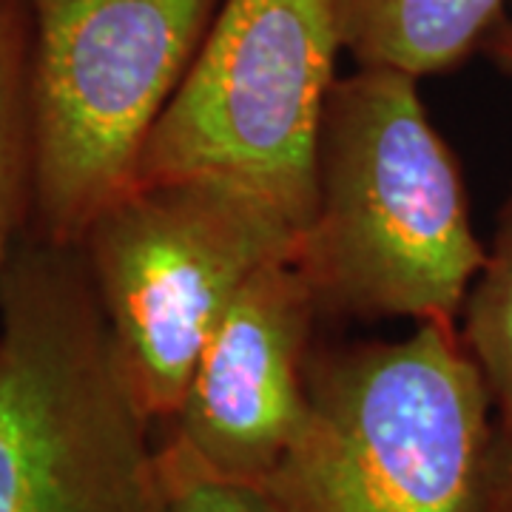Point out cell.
I'll list each match as a JSON object with an SVG mask.
<instances>
[{
    "label": "cell",
    "instance_id": "7a4b0ae2",
    "mask_svg": "<svg viewBox=\"0 0 512 512\" xmlns=\"http://www.w3.org/2000/svg\"><path fill=\"white\" fill-rule=\"evenodd\" d=\"M77 251L43 239L0 279V512H168L154 421Z\"/></svg>",
    "mask_w": 512,
    "mask_h": 512
},
{
    "label": "cell",
    "instance_id": "30bf717a",
    "mask_svg": "<svg viewBox=\"0 0 512 512\" xmlns=\"http://www.w3.org/2000/svg\"><path fill=\"white\" fill-rule=\"evenodd\" d=\"M32 20L20 0H0V279L9 265L26 200L32 194V120H29Z\"/></svg>",
    "mask_w": 512,
    "mask_h": 512
},
{
    "label": "cell",
    "instance_id": "52a82bcc",
    "mask_svg": "<svg viewBox=\"0 0 512 512\" xmlns=\"http://www.w3.org/2000/svg\"><path fill=\"white\" fill-rule=\"evenodd\" d=\"M319 313L293 259L256 271L202 350L165 444L211 476L259 490L305 421Z\"/></svg>",
    "mask_w": 512,
    "mask_h": 512
},
{
    "label": "cell",
    "instance_id": "8fae6325",
    "mask_svg": "<svg viewBox=\"0 0 512 512\" xmlns=\"http://www.w3.org/2000/svg\"><path fill=\"white\" fill-rule=\"evenodd\" d=\"M160 470L168 490V512H271L254 487L231 484L205 473L177 447L160 441Z\"/></svg>",
    "mask_w": 512,
    "mask_h": 512
},
{
    "label": "cell",
    "instance_id": "277c9868",
    "mask_svg": "<svg viewBox=\"0 0 512 512\" xmlns=\"http://www.w3.org/2000/svg\"><path fill=\"white\" fill-rule=\"evenodd\" d=\"M222 0H29L32 197L43 239L80 245L134 185Z\"/></svg>",
    "mask_w": 512,
    "mask_h": 512
},
{
    "label": "cell",
    "instance_id": "5bb4252c",
    "mask_svg": "<svg viewBox=\"0 0 512 512\" xmlns=\"http://www.w3.org/2000/svg\"><path fill=\"white\" fill-rule=\"evenodd\" d=\"M510 9H512V0H510ZM510 18H512V15H510Z\"/></svg>",
    "mask_w": 512,
    "mask_h": 512
},
{
    "label": "cell",
    "instance_id": "8992f818",
    "mask_svg": "<svg viewBox=\"0 0 512 512\" xmlns=\"http://www.w3.org/2000/svg\"><path fill=\"white\" fill-rule=\"evenodd\" d=\"M342 49L333 0H222L134 185L217 177L268 200L302 234Z\"/></svg>",
    "mask_w": 512,
    "mask_h": 512
},
{
    "label": "cell",
    "instance_id": "4fadbf2b",
    "mask_svg": "<svg viewBox=\"0 0 512 512\" xmlns=\"http://www.w3.org/2000/svg\"><path fill=\"white\" fill-rule=\"evenodd\" d=\"M481 52L490 57L507 77H512V18H504L495 26L490 37L484 40Z\"/></svg>",
    "mask_w": 512,
    "mask_h": 512
},
{
    "label": "cell",
    "instance_id": "5b68a950",
    "mask_svg": "<svg viewBox=\"0 0 512 512\" xmlns=\"http://www.w3.org/2000/svg\"><path fill=\"white\" fill-rule=\"evenodd\" d=\"M299 231L217 177L137 183L80 239L131 390L148 419L177 416L194 367L245 282L293 259Z\"/></svg>",
    "mask_w": 512,
    "mask_h": 512
},
{
    "label": "cell",
    "instance_id": "ba28073f",
    "mask_svg": "<svg viewBox=\"0 0 512 512\" xmlns=\"http://www.w3.org/2000/svg\"><path fill=\"white\" fill-rule=\"evenodd\" d=\"M356 66L410 77L444 74L484 46L510 0H333Z\"/></svg>",
    "mask_w": 512,
    "mask_h": 512
},
{
    "label": "cell",
    "instance_id": "3957f363",
    "mask_svg": "<svg viewBox=\"0 0 512 512\" xmlns=\"http://www.w3.org/2000/svg\"><path fill=\"white\" fill-rule=\"evenodd\" d=\"M495 410L458 322L313 350L305 421L259 487L271 512H478Z\"/></svg>",
    "mask_w": 512,
    "mask_h": 512
},
{
    "label": "cell",
    "instance_id": "9c48e42d",
    "mask_svg": "<svg viewBox=\"0 0 512 512\" xmlns=\"http://www.w3.org/2000/svg\"><path fill=\"white\" fill-rule=\"evenodd\" d=\"M458 330L490 390L495 427L512 444V194L461 308Z\"/></svg>",
    "mask_w": 512,
    "mask_h": 512
},
{
    "label": "cell",
    "instance_id": "7c38bea8",
    "mask_svg": "<svg viewBox=\"0 0 512 512\" xmlns=\"http://www.w3.org/2000/svg\"><path fill=\"white\" fill-rule=\"evenodd\" d=\"M478 512H512V444L498 433V427Z\"/></svg>",
    "mask_w": 512,
    "mask_h": 512
},
{
    "label": "cell",
    "instance_id": "6da1fadb",
    "mask_svg": "<svg viewBox=\"0 0 512 512\" xmlns=\"http://www.w3.org/2000/svg\"><path fill=\"white\" fill-rule=\"evenodd\" d=\"M484 259L419 80L370 66L339 77L316 140L313 211L293 248L319 311L458 322Z\"/></svg>",
    "mask_w": 512,
    "mask_h": 512
}]
</instances>
